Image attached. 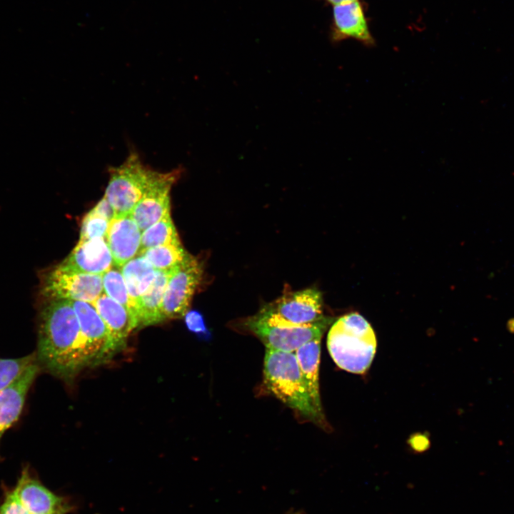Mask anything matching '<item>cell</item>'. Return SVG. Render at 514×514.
<instances>
[{"label": "cell", "mask_w": 514, "mask_h": 514, "mask_svg": "<svg viewBox=\"0 0 514 514\" xmlns=\"http://www.w3.org/2000/svg\"><path fill=\"white\" fill-rule=\"evenodd\" d=\"M110 221L91 209L84 216L79 241L106 238Z\"/></svg>", "instance_id": "24"}, {"label": "cell", "mask_w": 514, "mask_h": 514, "mask_svg": "<svg viewBox=\"0 0 514 514\" xmlns=\"http://www.w3.org/2000/svg\"><path fill=\"white\" fill-rule=\"evenodd\" d=\"M0 514H30L21 503L13 490L6 493L4 501L0 505Z\"/></svg>", "instance_id": "25"}, {"label": "cell", "mask_w": 514, "mask_h": 514, "mask_svg": "<svg viewBox=\"0 0 514 514\" xmlns=\"http://www.w3.org/2000/svg\"><path fill=\"white\" fill-rule=\"evenodd\" d=\"M35 362V353L18 358H0V393Z\"/></svg>", "instance_id": "23"}, {"label": "cell", "mask_w": 514, "mask_h": 514, "mask_svg": "<svg viewBox=\"0 0 514 514\" xmlns=\"http://www.w3.org/2000/svg\"><path fill=\"white\" fill-rule=\"evenodd\" d=\"M263 380L266 388L286 405L309 420L322 419L313 406L294 352L266 348Z\"/></svg>", "instance_id": "3"}, {"label": "cell", "mask_w": 514, "mask_h": 514, "mask_svg": "<svg viewBox=\"0 0 514 514\" xmlns=\"http://www.w3.org/2000/svg\"><path fill=\"white\" fill-rule=\"evenodd\" d=\"M141 231L131 213L116 215L111 221L106 239L114 263L121 268L140 251Z\"/></svg>", "instance_id": "13"}, {"label": "cell", "mask_w": 514, "mask_h": 514, "mask_svg": "<svg viewBox=\"0 0 514 514\" xmlns=\"http://www.w3.org/2000/svg\"><path fill=\"white\" fill-rule=\"evenodd\" d=\"M265 307L284 320L296 324L311 323L325 317L323 315L322 294L315 288L285 291L280 298Z\"/></svg>", "instance_id": "9"}, {"label": "cell", "mask_w": 514, "mask_h": 514, "mask_svg": "<svg viewBox=\"0 0 514 514\" xmlns=\"http://www.w3.org/2000/svg\"><path fill=\"white\" fill-rule=\"evenodd\" d=\"M91 304L109 328L114 343L121 351L129 334L138 327L137 319L127 308L104 292Z\"/></svg>", "instance_id": "16"}, {"label": "cell", "mask_w": 514, "mask_h": 514, "mask_svg": "<svg viewBox=\"0 0 514 514\" xmlns=\"http://www.w3.org/2000/svg\"><path fill=\"white\" fill-rule=\"evenodd\" d=\"M377 341L369 323L353 313L338 319L327 337V347L335 363L341 369L363 374L370 368L376 352Z\"/></svg>", "instance_id": "2"}, {"label": "cell", "mask_w": 514, "mask_h": 514, "mask_svg": "<svg viewBox=\"0 0 514 514\" xmlns=\"http://www.w3.org/2000/svg\"><path fill=\"white\" fill-rule=\"evenodd\" d=\"M46 301H82L93 303L104 292L102 276L69 268L62 264L48 272L41 283Z\"/></svg>", "instance_id": "6"}, {"label": "cell", "mask_w": 514, "mask_h": 514, "mask_svg": "<svg viewBox=\"0 0 514 514\" xmlns=\"http://www.w3.org/2000/svg\"><path fill=\"white\" fill-rule=\"evenodd\" d=\"M331 318L308 324L287 321L263 306L260 311L245 321V326L265 345L267 349L295 352L303 344L321 338Z\"/></svg>", "instance_id": "4"}, {"label": "cell", "mask_w": 514, "mask_h": 514, "mask_svg": "<svg viewBox=\"0 0 514 514\" xmlns=\"http://www.w3.org/2000/svg\"><path fill=\"white\" fill-rule=\"evenodd\" d=\"M138 255L143 256L156 270L171 271L180 266L191 254L180 242L147 248Z\"/></svg>", "instance_id": "20"}, {"label": "cell", "mask_w": 514, "mask_h": 514, "mask_svg": "<svg viewBox=\"0 0 514 514\" xmlns=\"http://www.w3.org/2000/svg\"><path fill=\"white\" fill-rule=\"evenodd\" d=\"M331 36L334 42L351 39L366 46H374L375 39L361 1L356 0L333 6Z\"/></svg>", "instance_id": "12"}, {"label": "cell", "mask_w": 514, "mask_h": 514, "mask_svg": "<svg viewBox=\"0 0 514 514\" xmlns=\"http://www.w3.org/2000/svg\"><path fill=\"white\" fill-rule=\"evenodd\" d=\"M92 210L109 221L116 216L114 208L104 196L96 204Z\"/></svg>", "instance_id": "27"}, {"label": "cell", "mask_w": 514, "mask_h": 514, "mask_svg": "<svg viewBox=\"0 0 514 514\" xmlns=\"http://www.w3.org/2000/svg\"><path fill=\"white\" fill-rule=\"evenodd\" d=\"M186 323L191 331L200 333L206 331L203 317L196 311L187 312L186 314Z\"/></svg>", "instance_id": "26"}, {"label": "cell", "mask_w": 514, "mask_h": 514, "mask_svg": "<svg viewBox=\"0 0 514 514\" xmlns=\"http://www.w3.org/2000/svg\"><path fill=\"white\" fill-rule=\"evenodd\" d=\"M13 491L30 514H66L74 509L66 498L49 490L27 468L22 470Z\"/></svg>", "instance_id": "10"}, {"label": "cell", "mask_w": 514, "mask_h": 514, "mask_svg": "<svg viewBox=\"0 0 514 514\" xmlns=\"http://www.w3.org/2000/svg\"><path fill=\"white\" fill-rule=\"evenodd\" d=\"M507 328L509 332L514 333V318H510L507 322Z\"/></svg>", "instance_id": "29"}, {"label": "cell", "mask_w": 514, "mask_h": 514, "mask_svg": "<svg viewBox=\"0 0 514 514\" xmlns=\"http://www.w3.org/2000/svg\"><path fill=\"white\" fill-rule=\"evenodd\" d=\"M321 339L318 338L307 342L294 353L313 406L323 418L318 378Z\"/></svg>", "instance_id": "17"}, {"label": "cell", "mask_w": 514, "mask_h": 514, "mask_svg": "<svg viewBox=\"0 0 514 514\" xmlns=\"http://www.w3.org/2000/svg\"><path fill=\"white\" fill-rule=\"evenodd\" d=\"M181 173L179 168L163 172L161 178L147 191L131 211V215L141 232L171 211L170 191Z\"/></svg>", "instance_id": "11"}, {"label": "cell", "mask_w": 514, "mask_h": 514, "mask_svg": "<svg viewBox=\"0 0 514 514\" xmlns=\"http://www.w3.org/2000/svg\"><path fill=\"white\" fill-rule=\"evenodd\" d=\"M103 291L127 308L137 319L136 308L129 297L121 268L114 265L102 276Z\"/></svg>", "instance_id": "22"}, {"label": "cell", "mask_w": 514, "mask_h": 514, "mask_svg": "<svg viewBox=\"0 0 514 514\" xmlns=\"http://www.w3.org/2000/svg\"><path fill=\"white\" fill-rule=\"evenodd\" d=\"M323 1H325L326 2L330 4L333 6H336V5L348 3V2H351V1H356V0H323Z\"/></svg>", "instance_id": "28"}, {"label": "cell", "mask_w": 514, "mask_h": 514, "mask_svg": "<svg viewBox=\"0 0 514 514\" xmlns=\"http://www.w3.org/2000/svg\"><path fill=\"white\" fill-rule=\"evenodd\" d=\"M61 264L75 271L100 276L114 265L106 238L79 241Z\"/></svg>", "instance_id": "14"}, {"label": "cell", "mask_w": 514, "mask_h": 514, "mask_svg": "<svg viewBox=\"0 0 514 514\" xmlns=\"http://www.w3.org/2000/svg\"><path fill=\"white\" fill-rule=\"evenodd\" d=\"M121 271L137 313L138 300L153 282L156 269L143 256L137 255L122 266Z\"/></svg>", "instance_id": "19"}, {"label": "cell", "mask_w": 514, "mask_h": 514, "mask_svg": "<svg viewBox=\"0 0 514 514\" xmlns=\"http://www.w3.org/2000/svg\"><path fill=\"white\" fill-rule=\"evenodd\" d=\"M202 276L201 263L191 255L171 271L162 303L165 320L181 318L186 316Z\"/></svg>", "instance_id": "8"}, {"label": "cell", "mask_w": 514, "mask_h": 514, "mask_svg": "<svg viewBox=\"0 0 514 514\" xmlns=\"http://www.w3.org/2000/svg\"><path fill=\"white\" fill-rule=\"evenodd\" d=\"M71 303L85 342L89 367L108 362L119 352L109 328L91 303L82 301Z\"/></svg>", "instance_id": "7"}, {"label": "cell", "mask_w": 514, "mask_h": 514, "mask_svg": "<svg viewBox=\"0 0 514 514\" xmlns=\"http://www.w3.org/2000/svg\"><path fill=\"white\" fill-rule=\"evenodd\" d=\"M163 173L144 164L138 154L132 152L121 165L110 168L104 197L116 215L131 213Z\"/></svg>", "instance_id": "5"}, {"label": "cell", "mask_w": 514, "mask_h": 514, "mask_svg": "<svg viewBox=\"0 0 514 514\" xmlns=\"http://www.w3.org/2000/svg\"><path fill=\"white\" fill-rule=\"evenodd\" d=\"M39 369L36 361L0 393V441L5 431L19 418L27 393Z\"/></svg>", "instance_id": "15"}, {"label": "cell", "mask_w": 514, "mask_h": 514, "mask_svg": "<svg viewBox=\"0 0 514 514\" xmlns=\"http://www.w3.org/2000/svg\"><path fill=\"white\" fill-rule=\"evenodd\" d=\"M37 347L38 364L66 382L89 367L85 342L71 301H46L39 315Z\"/></svg>", "instance_id": "1"}, {"label": "cell", "mask_w": 514, "mask_h": 514, "mask_svg": "<svg viewBox=\"0 0 514 514\" xmlns=\"http://www.w3.org/2000/svg\"><path fill=\"white\" fill-rule=\"evenodd\" d=\"M54 514H61V513H54Z\"/></svg>", "instance_id": "30"}, {"label": "cell", "mask_w": 514, "mask_h": 514, "mask_svg": "<svg viewBox=\"0 0 514 514\" xmlns=\"http://www.w3.org/2000/svg\"><path fill=\"white\" fill-rule=\"evenodd\" d=\"M171 272L156 270L153 282L141 296L137 304L138 326H153L166 321L162 312V303Z\"/></svg>", "instance_id": "18"}, {"label": "cell", "mask_w": 514, "mask_h": 514, "mask_svg": "<svg viewBox=\"0 0 514 514\" xmlns=\"http://www.w3.org/2000/svg\"><path fill=\"white\" fill-rule=\"evenodd\" d=\"M180 242L168 211L158 221L141 232L139 253L157 246Z\"/></svg>", "instance_id": "21"}]
</instances>
